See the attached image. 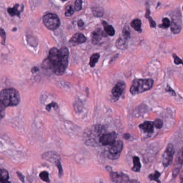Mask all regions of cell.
Returning <instances> with one entry per match:
<instances>
[{
  "label": "cell",
  "mask_w": 183,
  "mask_h": 183,
  "mask_svg": "<svg viewBox=\"0 0 183 183\" xmlns=\"http://www.w3.org/2000/svg\"><path fill=\"white\" fill-rule=\"evenodd\" d=\"M19 5L16 4L15 5L13 8H9L8 9V12L10 16H19L20 13L21 11H19Z\"/></svg>",
  "instance_id": "cell-20"
},
{
  "label": "cell",
  "mask_w": 183,
  "mask_h": 183,
  "mask_svg": "<svg viewBox=\"0 0 183 183\" xmlns=\"http://www.w3.org/2000/svg\"><path fill=\"white\" fill-rule=\"evenodd\" d=\"M131 29L129 27L128 25L125 26L122 31V36H123L122 38L125 40L127 41L131 37Z\"/></svg>",
  "instance_id": "cell-21"
},
{
  "label": "cell",
  "mask_w": 183,
  "mask_h": 183,
  "mask_svg": "<svg viewBox=\"0 0 183 183\" xmlns=\"http://www.w3.org/2000/svg\"><path fill=\"white\" fill-rule=\"evenodd\" d=\"M131 25L132 28L139 32H142L141 29V21L139 19H135L131 23Z\"/></svg>",
  "instance_id": "cell-18"
},
{
  "label": "cell",
  "mask_w": 183,
  "mask_h": 183,
  "mask_svg": "<svg viewBox=\"0 0 183 183\" xmlns=\"http://www.w3.org/2000/svg\"><path fill=\"white\" fill-rule=\"evenodd\" d=\"M74 13V10L72 5H68L66 8V11H65V15L67 17H70L72 16Z\"/></svg>",
  "instance_id": "cell-28"
},
{
  "label": "cell",
  "mask_w": 183,
  "mask_h": 183,
  "mask_svg": "<svg viewBox=\"0 0 183 183\" xmlns=\"http://www.w3.org/2000/svg\"><path fill=\"white\" fill-rule=\"evenodd\" d=\"M40 178L43 181L45 182L46 183H50V180L49 179V174L47 171H42L39 174Z\"/></svg>",
  "instance_id": "cell-26"
},
{
  "label": "cell",
  "mask_w": 183,
  "mask_h": 183,
  "mask_svg": "<svg viewBox=\"0 0 183 183\" xmlns=\"http://www.w3.org/2000/svg\"><path fill=\"white\" fill-rule=\"evenodd\" d=\"M123 137H124L125 139L128 140V139H129L130 137H131V135H130L129 134H128V133H125V134H124V135H123Z\"/></svg>",
  "instance_id": "cell-39"
},
{
  "label": "cell",
  "mask_w": 183,
  "mask_h": 183,
  "mask_svg": "<svg viewBox=\"0 0 183 183\" xmlns=\"http://www.w3.org/2000/svg\"><path fill=\"white\" fill-rule=\"evenodd\" d=\"M123 149V142L119 140L115 141L111 145L109 150L108 157L111 160H116L118 158Z\"/></svg>",
  "instance_id": "cell-6"
},
{
  "label": "cell",
  "mask_w": 183,
  "mask_h": 183,
  "mask_svg": "<svg viewBox=\"0 0 183 183\" xmlns=\"http://www.w3.org/2000/svg\"><path fill=\"white\" fill-rule=\"evenodd\" d=\"M106 37V33L104 32L101 28L97 29L92 33V43L94 45H98L101 43L102 38L103 37Z\"/></svg>",
  "instance_id": "cell-10"
},
{
  "label": "cell",
  "mask_w": 183,
  "mask_h": 183,
  "mask_svg": "<svg viewBox=\"0 0 183 183\" xmlns=\"http://www.w3.org/2000/svg\"><path fill=\"white\" fill-rule=\"evenodd\" d=\"M174 154V147L172 143H169L162 155V164L164 167H168L171 164Z\"/></svg>",
  "instance_id": "cell-7"
},
{
  "label": "cell",
  "mask_w": 183,
  "mask_h": 183,
  "mask_svg": "<svg viewBox=\"0 0 183 183\" xmlns=\"http://www.w3.org/2000/svg\"><path fill=\"white\" fill-rule=\"evenodd\" d=\"M52 107H53V108H54V109L58 108V106L57 103H56L55 102H54V101L52 102L50 104H48V105L46 106V110L48 111H50Z\"/></svg>",
  "instance_id": "cell-33"
},
{
  "label": "cell",
  "mask_w": 183,
  "mask_h": 183,
  "mask_svg": "<svg viewBox=\"0 0 183 183\" xmlns=\"http://www.w3.org/2000/svg\"><path fill=\"white\" fill-rule=\"evenodd\" d=\"M110 178L114 183H128L129 178L128 175L123 172H111L110 174Z\"/></svg>",
  "instance_id": "cell-9"
},
{
  "label": "cell",
  "mask_w": 183,
  "mask_h": 183,
  "mask_svg": "<svg viewBox=\"0 0 183 183\" xmlns=\"http://www.w3.org/2000/svg\"><path fill=\"white\" fill-rule=\"evenodd\" d=\"M125 83L123 81H119L116 84L112 90L113 96L116 98H118L123 94L125 89Z\"/></svg>",
  "instance_id": "cell-12"
},
{
  "label": "cell",
  "mask_w": 183,
  "mask_h": 183,
  "mask_svg": "<svg viewBox=\"0 0 183 183\" xmlns=\"http://www.w3.org/2000/svg\"><path fill=\"white\" fill-rule=\"evenodd\" d=\"M100 58V55L98 53H94L91 55L90 60V62L89 64L91 67H94L95 65L98 61V60Z\"/></svg>",
  "instance_id": "cell-22"
},
{
  "label": "cell",
  "mask_w": 183,
  "mask_h": 183,
  "mask_svg": "<svg viewBox=\"0 0 183 183\" xmlns=\"http://www.w3.org/2000/svg\"><path fill=\"white\" fill-rule=\"evenodd\" d=\"M61 1H62V2H64V1H67V0H61Z\"/></svg>",
  "instance_id": "cell-41"
},
{
  "label": "cell",
  "mask_w": 183,
  "mask_h": 183,
  "mask_svg": "<svg viewBox=\"0 0 183 183\" xmlns=\"http://www.w3.org/2000/svg\"><path fill=\"white\" fill-rule=\"evenodd\" d=\"M160 174L157 171H155L154 174H151L149 176V178L151 180H154L156 182L160 183V182L158 180L159 177H160Z\"/></svg>",
  "instance_id": "cell-24"
},
{
  "label": "cell",
  "mask_w": 183,
  "mask_h": 183,
  "mask_svg": "<svg viewBox=\"0 0 183 183\" xmlns=\"http://www.w3.org/2000/svg\"><path fill=\"white\" fill-rule=\"evenodd\" d=\"M0 37L2 38V44L5 45V39H6V33L5 30L2 28H0Z\"/></svg>",
  "instance_id": "cell-31"
},
{
  "label": "cell",
  "mask_w": 183,
  "mask_h": 183,
  "mask_svg": "<svg viewBox=\"0 0 183 183\" xmlns=\"http://www.w3.org/2000/svg\"><path fill=\"white\" fill-rule=\"evenodd\" d=\"M43 22L48 29L54 31L59 28L61 24L59 17L54 14H47L43 17Z\"/></svg>",
  "instance_id": "cell-5"
},
{
  "label": "cell",
  "mask_w": 183,
  "mask_h": 183,
  "mask_svg": "<svg viewBox=\"0 0 183 183\" xmlns=\"http://www.w3.org/2000/svg\"><path fill=\"white\" fill-rule=\"evenodd\" d=\"M133 161L134 166L132 169V171L136 172H140L141 168V164L140 163V158L137 156H134L133 157Z\"/></svg>",
  "instance_id": "cell-16"
},
{
  "label": "cell",
  "mask_w": 183,
  "mask_h": 183,
  "mask_svg": "<svg viewBox=\"0 0 183 183\" xmlns=\"http://www.w3.org/2000/svg\"><path fill=\"white\" fill-rule=\"evenodd\" d=\"M9 178V175L7 170L3 169H0V183H10L8 181Z\"/></svg>",
  "instance_id": "cell-15"
},
{
  "label": "cell",
  "mask_w": 183,
  "mask_h": 183,
  "mask_svg": "<svg viewBox=\"0 0 183 183\" xmlns=\"http://www.w3.org/2000/svg\"><path fill=\"white\" fill-rule=\"evenodd\" d=\"M126 40L124 39L122 37L119 38L118 40L116 42V47L120 50H123L124 48H126L127 47L126 45Z\"/></svg>",
  "instance_id": "cell-23"
},
{
  "label": "cell",
  "mask_w": 183,
  "mask_h": 183,
  "mask_svg": "<svg viewBox=\"0 0 183 183\" xmlns=\"http://www.w3.org/2000/svg\"><path fill=\"white\" fill-rule=\"evenodd\" d=\"M20 101V95L15 89H5L0 92V103L5 108L18 105Z\"/></svg>",
  "instance_id": "cell-3"
},
{
  "label": "cell",
  "mask_w": 183,
  "mask_h": 183,
  "mask_svg": "<svg viewBox=\"0 0 183 183\" xmlns=\"http://www.w3.org/2000/svg\"><path fill=\"white\" fill-rule=\"evenodd\" d=\"M139 127L143 130L145 133H152L154 130V126L153 122L146 121L143 124L139 125Z\"/></svg>",
  "instance_id": "cell-14"
},
{
  "label": "cell",
  "mask_w": 183,
  "mask_h": 183,
  "mask_svg": "<svg viewBox=\"0 0 183 183\" xmlns=\"http://www.w3.org/2000/svg\"><path fill=\"white\" fill-rule=\"evenodd\" d=\"M117 137V134L115 132L103 133L99 137V142L103 146L111 145L115 141Z\"/></svg>",
  "instance_id": "cell-8"
},
{
  "label": "cell",
  "mask_w": 183,
  "mask_h": 183,
  "mask_svg": "<svg viewBox=\"0 0 183 183\" xmlns=\"http://www.w3.org/2000/svg\"><path fill=\"white\" fill-rule=\"evenodd\" d=\"M103 25L104 27V31L107 34L110 36H113L115 34V30L112 26L108 24L105 21L103 22Z\"/></svg>",
  "instance_id": "cell-17"
},
{
  "label": "cell",
  "mask_w": 183,
  "mask_h": 183,
  "mask_svg": "<svg viewBox=\"0 0 183 183\" xmlns=\"http://www.w3.org/2000/svg\"><path fill=\"white\" fill-rule=\"evenodd\" d=\"M182 21H177L176 20L175 18H172V22L170 23V28L171 31L174 34H178L180 33V31L182 30Z\"/></svg>",
  "instance_id": "cell-13"
},
{
  "label": "cell",
  "mask_w": 183,
  "mask_h": 183,
  "mask_svg": "<svg viewBox=\"0 0 183 183\" xmlns=\"http://www.w3.org/2000/svg\"><path fill=\"white\" fill-rule=\"evenodd\" d=\"M162 21H163V24L162 25H159L160 28H162V29H167L169 27L170 21L169 19L168 18H164L162 19Z\"/></svg>",
  "instance_id": "cell-27"
},
{
  "label": "cell",
  "mask_w": 183,
  "mask_h": 183,
  "mask_svg": "<svg viewBox=\"0 0 183 183\" xmlns=\"http://www.w3.org/2000/svg\"><path fill=\"white\" fill-rule=\"evenodd\" d=\"M173 58H174V64H183V61H182V59H180L178 56H177L176 54H173Z\"/></svg>",
  "instance_id": "cell-34"
},
{
  "label": "cell",
  "mask_w": 183,
  "mask_h": 183,
  "mask_svg": "<svg viewBox=\"0 0 183 183\" xmlns=\"http://www.w3.org/2000/svg\"><path fill=\"white\" fill-rule=\"evenodd\" d=\"M82 1L76 0L75 2V9L76 11H80L82 9Z\"/></svg>",
  "instance_id": "cell-32"
},
{
  "label": "cell",
  "mask_w": 183,
  "mask_h": 183,
  "mask_svg": "<svg viewBox=\"0 0 183 183\" xmlns=\"http://www.w3.org/2000/svg\"><path fill=\"white\" fill-rule=\"evenodd\" d=\"M39 70V69L38 68H37V67H33V68L32 69V70H31L32 73H36L37 72H38Z\"/></svg>",
  "instance_id": "cell-40"
},
{
  "label": "cell",
  "mask_w": 183,
  "mask_h": 183,
  "mask_svg": "<svg viewBox=\"0 0 183 183\" xmlns=\"http://www.w3.org/2000/svg\"><path fill=\"white\" fill-rule=\"evenodd\" d=\"M92 12L95 17H101L104 15V9L101 7H95L92 8Z\"/></svg>",
  "instance_id": "cell-19"
},
{
  "label": "cell",
  "mask_w": 183,
  "mask_h": 183,
  "mask_svg": "<svg viewBox=\"0 0 183 183\" xmlns=\"http://www.w3.org/2000/svg\"><path fill=\"white\" fill-rule=\"evenodd\" d=\"M154 124V126L156 128H158V129H160L163 127V121H162V120L160 119H156L154 121V122H153Z\"/></svg>",
  "instance_id": "cell-29"
},
{
  "label": "cell",
  "mask_w": 183,
  "mask_h": 183,
  "mask_svg": "<svg viewBox=\"0 0 183 183\" xmlns=\"http://www.w3.org/2000/svg\"><path fill=\"white\" fill-rule=\"evenodd\" d=\"M166 91L170 92V93H171L172 95L176 96V92L169 86V85L167 86V88H166Z\"/></svg>",
  "instance_id": "cell-36"
},
{
  "label": "cell",
  "mask_w": 183,
  "mask_h": 183,
  "mask_svg": "<svg viewBox=\"0 0 183 183\" xmlns=\"http://www.w3.org/2000/svg\"><path fill=\"white\" fill-rule=\"evenodd\" d=\"M55 164H56L57 168H58V170H59V177H61L63 175V169H62V165H61L60 161L59 160H56L55 162Z\"/></svg>",
  "instance_id": "cell-30"
},
{
  "label": "cell",
  "mask_w": 183,
  "mask_h": 183,
  "mask_svg": "<svg viewBox=\"0 0 183 183\" xmlns=\"http://www.w3.org/2000/svg\"><path fill=\"white\" fill-rule=\"evenodd\" d=\"M154 85V81L152 79H138L133 80L130 88V92L132 95H137L150 90Z\"/></svg>",
  "instance_id": "cell-4"
},
{
  "label": "cell",
  "mask_w": 183,
  "mask_h": 183,
  "mask_svg": "<svg viewBox=\"0 0 183 183\" xmlns=\"http://www.w3.org/2000/svg\"><path fill=\"white\" fill-rule=\"evenodd\" d=\"M87 40V38L82 33H76L74 34L69 41V44L72 46H77L85 42Z\"/></svg>",
  "instance_id": "cell-11"
},
{
  "label": "cell",
  "mask_w": 183,
  "mask_h": 183,
  "mask_svg": "<svg viewBox=\"0 0 183 183\" xmlns=\"http://www.w3.org/2000/svg\"><path fill=\"white\" fill-rule=\"evenodd\" d=\"M105 128L102 125H94L91 127L87 128L84 132V141L87 145L98 146L99 139L101 135L104 133Z\"/></svg>",
  "instance_id": "cell-2"
},
{
  "label": "cell",
  "mask_w": 183,
  "mask_h": 183,
  "mask_svg": "<svg viewBox=\"0 0 183 183\" xmlns=\"http://www.w3.org/2000/svg\"><path fill=\"white\" fill-rule=\"evenodd\" d=\"M17 176L19 177V179L21 180V181L24 183V177L22 174L20 172H17Z\"/></svg>",
  "instance_id": "cell-37"
},
{
  "label": "cell",
  "mask_w": 183,
  "mask_h": 183,
  "mask_svg": "<svg viewBox=\"0 0 183 183\" xmlns=\"http://www.w3.org/2000/svg\"><path fill=\"white\" fill-rule=\"evenodd\" d=\"M146 17L147 19L149 20V22L150 24V26L151 28H155L156 24L155 22L151 19V17L150 16V10L149 8H147L146 14Z\"/></svg>",
  "instance_id": "cell-25"
},
{
  "label": "cell",
  "mask_w": 183,
  "mask_h": 183,
  "mask_svg": "<svg viewBox=\"0 0 183 183\" xmlns=\"http://www.w3.org/2000/svg\"><path fill=\"white\" fill-rule=\"evenodd\" d=\"M5 107L0 103V120L2 119L5 115Z\"/></svg>",
  "instance_id": "cell-35"
},
{
  "label": "cell",
  "mask_w": 183,
  "mask_h": 183,
  "mask_svg": "<svg viewBox=\"0 0 183 183\" xmlns=\"http://www.w3.org/2000/svg\"><path fill=\"white\" fill-rule=\"evenodd\" d=\"M78 26L79 27H82L84 25V23L83 22L82 19H80L78 21Z\"/></svg>",
  "instance_id": "cell-38"
},
{
  "label": "cell",
  "mask_w": 183,
  "mask_h": 183,
  "mask_svg": "<svg viewBox=\"0 0 183 183\" xmlns=\"http://www.w3.org/2000/svg\"><path fill=\"white\" fill-rule=\"evenodd\" d=\"M69 50L66 47L60 50L54 47L50 49L47 58L41 64V68L51 70L56 75L64 74L68 64Z\"/></svg>",
  "instance_id": "cell-1"
}]
</instances>
